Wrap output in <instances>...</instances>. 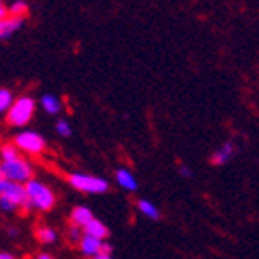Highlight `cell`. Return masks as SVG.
<instances>
[{"mask_svg": "<svg viewBox=\"0 0 259 259\" xmlns=\"http://www.w3.org/2000/svg\"><path fill=\"white\" fill-rule=\"evenodd\" d=\"M56 132H58L61 137H70L72 128H70V124L67 120H58V122H56Z\"/></svg>", "mask_w": 259, "mask_h": 259, "instance_id": "obj_19", "label": "cell"}, {"mask_svg": "<svg viewBox=\"0 0 259 259\" xmlns=\"http://www.w3.org/2000/svg\"><path fill=\"white\" fill-rule=\"evenodd\" d=\"M111 257H113V246L106 241V243H104V246H102V250L98 252L95 259H111Z\"/></svg>", "mask_w": 259, "mask_h": 259, "instance_id": "obj_21", "label": "cell"}, {"mask_svg": "<svg viewBox=\"0 0 259 259\" xmlns=\"http://www.w3.org/2000/svg\"><path fill=\"white\" fill-rule=\"evenodd\" d=\"M22 26H24V17L21 15H10L0 19V41L8 39L15 32H19Z\"/></svg>", "mask_w": 259, "mask_h": 259, "instance_id": "obj_9", "label": "cell"}, {"mask_svg": "<svg viewBox=\"0 0 259 259\" xmlns=\"http://www.w3.org/2000/svg\"><path fill=\"white\" fill-rule=\"evenodd\" d=\"M13 143L19 146L21 152H26L30 156H41L47 148V141L37 134V132H32V130H26V132H21L13 137Z\"/></svg>", "mask_w": 259, "mask_h": 259, "instance_id": "obj_6", "label": "cell"}, {"mask_svg": "<svg viewBox=\"0 0 259 259\" xmlns=\"http://www.w3.org/2000/svg\"><path fill=\"white\" fill-rule=\"evenodd\" d=\"M8 15H10V8H6L4 0H0V19H4Z\"/></svg>", "mask_w": 259, "mask_h": 259, "instance_id": "obj_24", "label": "cell"}, {"mask_svg": "<svg viewBox=\"0 0 259 259\" xmlns=\"http://www.w3.org/2000/svg\"><path fill=\"white\" fill-rule=\"evenodd\" d=\"M8 233H10L11 237H17V235H19V232H17L15 228H10V230H8Z\"/></svg>", "mask_w": 259, "mask_h": 259, "instance_id": "obj_27", "label": "cell"}, {"mask_svg": "<svg viewBox=\"0 0 259 259\" xmlns=\"http://www.w3.org/2000/svg\"><path fill=\"white\" fill-rule=\"evenodd\" d=\"M115 182H117L119 187H122L124 191H130V193H135L137 187H139V182L135 178V174L124 167H120L115 170Z\"/></svg>", "mask_w": 259, "mask_h": 259, "instance_id": "obj_10", "label": "cell"}, {"mask_svg": "<svg viewBox=\"0 0 259 259\" xmlns=\"http://www.w3.org/2000/svg\"><path fill=\"white\" fill-rule=\"evenodd\" d=\"M26 191L30 196V202L35 209L39 211H50L56 205V194L54 191L50 189L49 185H45L43 182L32 178L26 182Z\"/></svg>", "mask_w": 259, "mask_h": 259, "instance_id": "obj_1", "label": "cell"}, {"mask_svg": "<svg viewBox=\"0 0 259 259\" xmlns=\"http://www.w3.org/2000/svg\"><path fill=\"white\" fill-rule=\"evenodd\" d=\"M33 113H35V100L32 97H19L8 109L6 119L10 126H26L32 120Z\"/></svg>", "mask_w": 259, "mask_h": 259, "instance_id": "obj_3", "label": "cell"}, {"mask_svg": "<svg viewBox=\"0 0 259 259\" xmlns=\"http://www.w3.org/2000/svg\"><path fill=\"white\" fill-rule=\"evenodd\" d=\"M83 233H89V235H95V237H100V239H108L109 237V228L106 226L102 221H98V219L93 217L91 221L83 226Z\"/></svg>", "mask_w": 259, "mask_h": 259, "instance_id": "obj_13", "label": "cell"}, {"mask_svg": "<svg viewBox=\"0 0 259 259\" xmlns=\"http://www.w3.org/2000/svg\"><path fill=\"white\" fill-rule=\"evenodd\" d=\"M19 146L15 143H10V145H2L0 146V159L2 161H10V159H15L19 157Z\"/></svg>", "mask_w": 259, "mask_h": 259, "instance_id": "obj_16", "label": "cell"}, {"mask_svg": "<svg viewBox=\"0 0 259 259\" xmlns=\"http://www.w3.org/2000/svg\"><path fill=\"white\" fill-rule=\"evenodd\" d=\"M0 174H2L6 180H13V182L26 184L28 180L33 178V167H32V163L19 156V157H15V159H10V161H0Z\"/></svg>", "mask_w": 259, "mask_h": 259, "instance_id": "obj_4", "label": "cell"}, {"mask_svg": "<svg viewBox=\"0 0 259 259\" xmlns=\"http://www.w3.org/2000/svg\"><path fill=\"white\" fill-rule=\"evenodd\" d=\"M93 217L95 215H93V211L89 209V207H85V205H78V207H74V209L70 211V224L80 226L81 230H83V226L91 221Z\"/></svg>", "mask_w": 259, "mask_h": 259, "instance_id": "obj_12", "label": "cell"}, {"mask_svg": "<svg viewBox=\"0 0 259 259\" xmlns=\"http://www.w3.org/2000/svg\"><path fill=\"white\" fill-rule=\"evenodd\" d=\"M237 154V146L233 145V141H224L221 146H217L209 157V163L213 167H224L232 161Z\"/></svg>", "mask_w": 259, "mask_h": 259, "instance_id": "obj_7", "label": "cell"}, {"mask_svg": "<svg viewBox=\"0 0 259 259\" xmlns=\"http://www.w3.org/2000/svg\"><path fill=\"white\" fill-rule=\"evenodd\" d=\"M35 237L41 244H54L56 239H58V233L49 226H39L37 232H35Z\"/></svg>", "mask_w": 259, "mask_h": 259, "instance_id": "obj_15", "label": "cell"}, {"mask_svg": "<svg viewBox=\"0 0 259 259\" xmlns=\"http://www.w3.org/2000/svg\"><path fill=\"white\" fill-rule=\"evenodd\" d=\"M106 239L95 237V235H89V233H83L80 239V250L83 255H89V257H97V254L102 250Z\"/></svg>", "mask_w": 259, "mask_h": 259, "instance_id": "obj_8", "label": "cell"}, {"mask_svg": "<svg viewBox=\"0 0 259 259\" xmlns=\"http://www.w3.org/2000/svg\"><path fill=\"white\" fill-rule=\"evenodd\" d=\"M0 209L4 211V213H15L19 207H17L10 198H6V196H0Z\"/></svg>", "mask_w": 259, "mask_h": 259, "instance_id": "obj_20", "label": "cell"}, {"mask_svg": "<svg viewBox=\"0 0 259 259\" xmlns=\"http://www.w3.org/2000/svg\"><path fill=\"white\" fill-rule=\"evenodd\" d=\"M178 174L182 176V178H185V180H191V178H193V170H191V167H187V165H180Z\"/></svg>", "mask_w": 259, "mask_h": 259, "instance_id": "obj_23", "label": "cell"}, {"mask_svg": "<svg viewBox=\"0 0 259 259\" xmlns=\"http://www.w3.org/2000/svg\"><path fill=\"white\" fill-rule=\"evenodd\" d=\"M81 235H83V230H81L80 226H70V230H69V239L72 241V243H80V239H81Z\"/></svg>", "mask_w": 259, "mask_h": 259, "instance_id": "obj_22", "label": "cell"}, {"mask_svg": "<svg viewBox=\"0 0 259 259\" xmlns=\"http://www.w3.org/2000/svg\"><path fill=\"white\" fill-rule=\"evenodd\" d=\"M37 259H54V255L49 252H41V254H37Z\"/></svg>", "mask_w": 259, "mask_h": 259, "instance_id": "obj_26", "label": "cell"}, {"mask_svg": "<svg viewBox=\"0 0 259 259\" xmlns=\"http://www.w3.org/2000/svg\"><path fill=\"white\" fill-rule=\"evenodd\" d=\"M69 184L72 189L87 194H104L109 191V182L100 176H93L85 172H72L69 174Z\"/></svg>", "mask_w": 259, "mask_h": 259, "instance_id": "obj_2", "label": "cell"}, {"mask_svg": "<svg viewBox=\"0 0 259 259\" xmlns=\"http://www.w3.org/2000/svg\"><path fill=\"white\" fill-rule=\"evenodd\" d=\"M26 13H28V4L24 0H15V2L10 6V15L26 17Z\"/></svg>", "mask_w": 259, "mask_h": 259, "instance_id": "obj_18", "label": "cell"}, {"mask_svg": "<svg viewBox=\"0 0 259 259\" xmlns=\"http://www.w3.org/2000/svg\"><path fill=\"white\" fill-rule=\"evenodd\" d=\"M13 257H15V255L11 254V252H6V250L0 252V259H13Z\"/></svg>", "mask_w": 259, "mask_h": 259, "instance_id": "obj_25", "label": "cell"}, {"mask_svg": "<svg viewBox=\"0 0 259 259\" xmlns=\"http://www.w3.org/2000/svg\"><path fill=\"white\" fill-rule=\"evenodd\" d=\"M41 106L49 115H58L61 111V102L60 98L54 95H43L41 97Z\"/></svg>", "mask_w": 259, "mask_h": 259, "instance_id": "obj_14", "label": "cell"}, {"mask_svg": "<svg viewBox=\"0 0 259 259\" xmlns=\"http://www.w3.org/2000/svg\"><path fill=\"white\" fill-rule=\"evenodd\" d=\"M13 93L10 89H0V113H8V109L13 106Z\"/></svg>", "mask_w": 259, "mask_h": 259, "instance_id": "obj_17", "label": "cell"}, {"mask_svg": "<svg viewBox=\"0 0 259 259\" xmlns=\"http://www.w3.org/2000/svg\"><path fill=\"white\" fill-rule=\"evenodd\" d=\"M0 196H6L10 198L13 204L22 211H30L33 209L32 202H30V196H28L26 184L22 185L21 182H13V180H2L0 182Z\"/></svg>", "mask_w": 259, "mask_h": 259, "instance_id": "obj_5", "label": "cell"}, {"mask_svg": "<svg viewBox=\"0 0 259 259\" xmlns=\"http://www.w3.org/2000/svg\"><path fill=\"white\" fill-rule=\"evenodd\" d=\"M135 205H137V211H139L143 217H146V219H150V221H159V219H161L159 207H157L154 202H150V200L141 198V200H137Z\"/></svg>", "mask_w": 259, "mask_h": 259, "instance_id": "obj_11", "label": "cell"}, {"mask_svg": "<svg viewBox=\"0 0 259 259\" xmlns=\"http://www.w3.org/2000/svg\"><path fill=\"white\" fill-rule=\"evenodd\" d=\"M2 180H4V176H2V174H0V182H2Z\"/></svg>", "mask_w": 259, "mask_h": 259, "instance_id": "obj_28", "label": "cell"}]
</instances>
